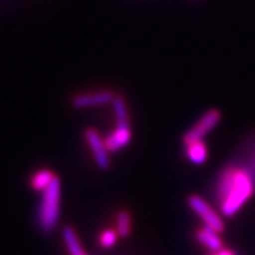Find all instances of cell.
Returning <instances> with one entry per match:
<instances>
[{
	"label": "cell",
	"instance_id": "obj_7",
	"mask_svg": "<svg viewBox=\"0 0 255 255\" xmlns=\"http://www.w3.org/2000/svg\"><path fill=\"white\" fill-rule=\"evenodd\" d=\"M130 139H131V130H130V127L117 126L116 129L104 141L105 144H107L108 150L115 152L121 150L124 146L129 144Z\"/></svg>",
	"mask_w": 255,
	"mask_h": 255
},
{
	"label": "cell",
	"instance_id": "obj_12",
	"mask_svg": "<svg viewBox=\"0 0 255 255\" xmlns=\"http://www.w3.org/2000/svg\"><path fill=\"white\" fill-rule=\"evenodd\" d=\"M63 239L70 255H85L81 246V242H79L77 238V234H76V232L73 231V228L71 227L64 228Z\"/></svg>",
	"mask_w": 255,
	"mask_h": 255
},
{
	"label": "cell",
	"instance_id": "obj_4",
	"mask_svg": "<svg viewBox=\"0 0 255 255\" xmlns=\"http://www.w3.org/2000/svg\"><path fill=\"white\" fill-rule=\"evenodd\" d=\"M188 205H189L191 210H193L197 216H200L201 220L205 222L206 226H208V227L213 228L214 231L219 233L223 232L225 225H223L222 219L220 218L218 213H216L215 210L202 199V197L197 195L190 196L189 200H188Z\"/></svg>",
	"mask_w": 255,
	"mask_h": 255
},
{
	"label": "cell",
	"instance_id": "obj_3",
	"mask_svg": "<svg viewBox=\"0 0 255 255\" xmlns=\"http://www.w3.org/2000/svg\"><path fill=\"white\" fill-rule=\"evenodd\" d=\"M220 119H221V114H220L219 110L210 109L207 111V113L199 120V122L191 128V129H189V131L183 136L184 144L187 145L189 144V143L202 141V139L207 136V133L212 131V130L218 126Z\"/></svg>",
	"mask_w": 255,
	"mask_h": 255
},
{
	"label": "cell",
	"instance_id": "obj_11",
	"mask_svg": "<svg viewBox=\"0 0 255 255\" xmlns=\"http://www.w3.org/2000/svg\"><path fill=\"white\" fill-rule=\"evenodd\" d=\"M56 176L49 169H41V170L37 171L31 178V187L34 190H41L44 191L46 188L50 187V184L53 182Z\"/></svg>",
	"mask_w": 255,
	"mask_h": 255
},
{
	"label": "cell",
	"instance_id": "obj_9",
	"mask_svg": "<svg viewBox=\"0 0 255 255\" xmlns=\"http://www.w3.org/2000/svg\"><path fill=\"white\" fill-rule=\"evenodd\" d=\"M113 108L115 117H116V123L120 127H130V116L129 110H128V104L126 97L121 94H116L113 101Z\"/></svg>",
	"mask_w": 255,
	"mask_h": 255
},
{
	"label": "cell",
	"instance_id": "obj_13",
	"mask_svg": "<svg viewBox=\"0 0 255 255\" xmlns=\"http://www.w3.org/2000/svg\"><path fill=\"white\" fill-rule=\"evenodd\" d=\"M116 226L120 237H129L130 231H131V218H130L129 213L126 212V210L119 212V214L116 216Z\"/></svg>",
	"mask_w": 255,
	"mask_h": 255
},
{
	"label": "cell",
	"instance_id": "obj_6",
	"mask_svg": "<svg viewBox=\"0 0 255 255\" xmlns=\"http://www.w3.org/2000/svg\"><path fill=\"white\" fill-rule=\"evenodd\" d=\"M85 139H87L90 150L94 156L96 164L101 169H108L110 165V158L108 155V148L105 141L102 138L100 133L94 128H89L85 131Z\"/></svg>",
	"mask_w": 255,
	"mask_h": 255
},
{
	"label": "cell",
	"instance_id": "obj_1",
	"mask_svg": "<svg viewBox=\"0 0 255 255\" xmlns=\"http://www.w3.org/2000/svg\"><path fill=\"white\" fill-rule=\"evenodd\" d=\"M254 186L245 170L229 168L222 174L218 186L220 207L225 216L235 215L246 201L253 195Z\"/></svg>",
	"mask_w": 255,
	"mask_h": 255
},
{
	"label": "cell",
	"instance_id": "obj_8",
	"mask_svg": "<svg viewBox=\"0 0 255 255\" xmlns=\"http://www.w3.org/2000/svg\"><path fill=\"white\" fill-rule=\"evenodd\" d=\"M196 239L202 246L213 252H219L222 250V241L219 237V232L214 231L208 226H203L196 232Z\"/></svg>",
	"mask_w": 255,
	"mask_h": 255
},
{
	"label": "cell",
	"instance_id": "obj_2",
	"mask_svg": "<svg viewBox=\"0 0 255 255\" xmlns=\"http://www.w3.org/2000/svg\"><path fill=\"white\" fill-rule=\"evenodd\" d=\"M60 203V181L58 177L53 180L49 188L44 190L43 200L39 209V226L45 233L53 231L59 221Z\"/></svg>",
	"mask_w": 255,
	"mask_h": 255
},
{
	"label": "cell",
	"instance_id": "obj_15",
	"mask_svg": "<svg viewBox=\"0 0 255 255\" xmlns=\"http://www.w3.org/2000/svg\"><path fill=\"white\" fill-rule=\"evenodd\" d=\"M214 255H235V254L233 253V252H231V251H227V250H221V251L216 252V254H214Z\"/></svg>",
	"mask_w": 255,
	"mask_h": 255
},
{
	"label": "cell",
	"instance_id": "obj_10",
	"mask_svg": "<svg viewBox=\"0 0 255 255\" xmlns=\"http://www.w3.org/2000/svg\"><path fill=\"white\" fill-rule=\"evenodd\" d=\"M186 154L191 163L197 165L203 164L208 158V150H207V145L203 141H197L187 144Z\"/></svg>",
	"mask_w": 255,
	"mask_h": 255
},
{
	"label": "cell",
	"instance_id": "obj_5",
	"mask_svg": "<svg viewBox=\"0 0 255 255\" xmlns=\"http://www.w3.org/2000/svg\"><path fill=\"white\" fill-rule=\"evenodd\" d=\"M116 92L111 90H98L94 92H85L73 96L71 105L75 109H88V108L102 107L113 103Z\"/></svg>",
	"mask_w": 255,
	"mask_h": 255
},
{
	"label": "cell",
	"instance_id": "obj_14",
	"mask_svg": "<svg viewBox=\"0 0 255 255\" xmlns=\"http://www.w3.org/2000/svg\"><path fill=\"white\" fill-rule=\"evenodd\" d=\"M117 235L119 233L117 231H113V229H107L101 234L100 237V245L104 248H111L115 246L117 242Z\"/></svg>",
	"mask_w": 255,
	"mask_h": 255
}]
</instances>
